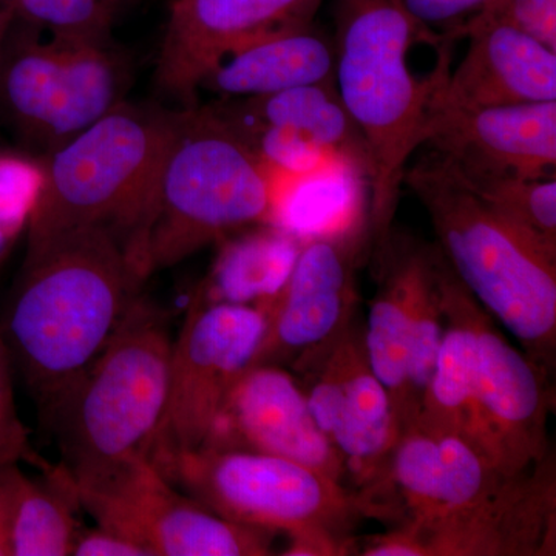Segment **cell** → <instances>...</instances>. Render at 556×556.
Returning <instances> with one entry per match:
<instances>
[{
  "label": "cell",
  "mask_w": 556,
  "mask_h": 556,
  "mask_svg": "<svg viewBox=\"0 0 556 556\" xmlns=\"http://www.w3.org/2000/svg\"><path fill=\"white\" fill-rule=\"evenodd\" d=\"M334 84L368 153L372 260L393 230L409 160L426 144L428 112L450 72V40L396 0H336Z\"/></svg>",
  "instance_id": "obj_1"
},
{
  "label": "cell",
  "mask_w": 556,
  "mask_h": 556,
  "mask_svg": "<svg viewBox=\"0 0 556 556\" xmlns=\"http://www.w3.org/2000/svg\"><path fill=\"white\" fill-rule=\"evenodd\" d=\"M139 285L109 229H76L27 249L0 334L39 416L108 345Z\"/></svg>",
  "instance_id": "obj_2"
},
{
  "label": "cell",
  "mask_w": 556,
  "mask_h": 556,
  "mask_svg": "<svg viewBox=\"0 0 556 556\" xmlns=\"http://www.w3.org/2000/svg\"><path fill=\"white\" fill-rule=\"evenodd\" d=\"M404 185L464 287L555 378L556 255L486 206L438 153L408 166Z\"/></svg>",
  "instance_id": "obj_3"
},
{
  "label": "cell",
  "mask_w": 556,
  "mask_h": 556,
  "mask_svg": "<svg viewBox=\"0 0 556 556\" xmlns=\"http://www.w3.org/2000/svg\"><path fill=\"white\" fill-rule=\"evenodd\" d=\"M174 113L124 101L78 137L42 155L25 228L27 249L76 229H109L123 243L138 278Z\"/></svg>",
  "instance_id": "obj_4"
},
{
  "label": "cell",
  "mask_w": 556,
  "mask_h": 556,
  "mask_svg": "<svg viewBox=\"0 0 556 556\" xmlns=\"http://www.w3.org/2000/svg\"><path fill=\"white\" fill-rule=\"evenodd\" d=\"M270 170L214 105L175 110L138 258L139 281L269 223L276 211Z\"/></svg>",
  "instance_id": "obj_5"
},
{
  "label": "cell",
  "mask_w": 556,
  "mask_h": 556,
  "mask_svg": "<svg viewBox=\"0 0 556 556\" xmlns=\"http://www.w3.org/2000/svg\"><path fill=\"white\" fill-rule=\"evenodd\" d=\"M172 339L163 311L138 295L97 358L40 416L73 479H94L150 457L167 391Z\"/></svg>",
  "instance_id": "obj_6"
},
{
  "label": "cell",
  "mask_w": 556,
  "mask_h": 556,
  "mask_svg": "<svg viewBox=\"0 0 556 556\" xmlns=\"http://www.w3.org/2000/svg\"><path fill=\"white\" fill-rule=\"evenodd\" d=\"M172 484L219 517L285 533L306 554L345 556L365 517L356 493L283 457L199 447L150 457Z\"/></svg>",
  "instance_id": "obj_7"
},
{
  "label": "cell",
  "mask_w": 556,
  "mask_h": 556,
  "mask_svg": "<svg viewBox=\"0 0 556 556\" xmlns=\"http://www.w3.org/2000/svg\"><path fill=\"white\" fill-rule=\"evenodd\" d=\"M130 79V62L112 39L11 25L0 53V113L47 155L126 101Z\"/></svg>",
  "instance_id": "obj_8"
},
{
  "label": "cell",
  "mask_w": 556,
  "mask_h": 556,
  "mask_svg": "<svg viewBox=\"0 0 556 556\" xmlns=\"http://www.w3.org/2000/svg\"><path fill=\"white\" fill-rule=\"evenodd\" d=\"M70 479L97 526L129 538L149 556L274 554L276 532L219 517L172 484L150 457H135L101 478Z\"/></svg>",
  "instance_id": "obj_9"
},
{
  "label": "cell",
  "mask_w": 556,
  "mask_h": 556,
  "mask_svg": "<svg viewBox=\"0 0 556 556\" xmlns=\"http://www.w3.org/2000/svg\"><path fill=\"white\" fill-rule=\"evenodd\" d=\"M255 306L190 303L172 342L166 409L150 457L199 448L265 336Z\"/></svg>",
  "instance_id": "obj_10"
},
{
  "label": "cell",
  "mask_w": 556,
  "mask_h": 556,
  "mask_svg": "<svg viewBox=\"0 0 556 556\" xmlns=\"http://www.w3.org/2000/svg\"><path fill=\"white\" fill-rule=\"evenodd\" d=\"M305 379L311 415L342 459L348 484H378L401 438L386 387L376 378L356 320L324 350L292 369Z\"/></svg>",
  "instance_id": "obj_11"
},
{
  "label": "cell",
  "mask_w": 556,
  "mask_h": 556,
  "mask_svg": "<svg viewBox=\"0 0 556 556\" xmlns=\"http://www.w3.org/2000/svg\"><path fill=\"white\" fill-rule=\"evenodd\" d=\"M367 244L362 222L303 241L287 283L262 308L265 336L252 365L298 368L353 324L356 273Z\"/></svg>",
  "instance_id": "obj_12"
},
{
  "label": "cell",
  "mask_w": 556,
  "mask_h": 556,
  "mask_svg": "<svg viewBox=\"0 0 556 556\" xmlns=\"http://www.w3.org/2000/svg\"><path fill=\"white\" fill-rule=\"evenodd\" d=\"M464 311L486 457L506 473H518L554 452L547 431L555 405L554 378L508 342L467 288Z\"/></svg>",
  "instance_id": "obj_13"
},
{
  "label": "cell",
  "mask_w": 556,
  "mask_h": 556,
  "mask_svg": "<svg viewBox=\"0 0 556 556\" xmlns=\"http://www.w3.org/2000/svg\"><path fill=\"white\" fill-rule=\"evenodd\" d=\"M362 556L556 555L555 453L514 475L450 525L417 538L393 529L362 540Z\"/></svg>",
  "instance_id": "obj_14"
},
{
  "label": "cell",
  "mask_w": 556,
  "mask_h": 556,
  "mask_svg": "<svg viewBox=\"0 0 556 556\" xmlns=\"http://www.w3.org/2000/svg\"><path fill=\"white\" fill-rule=\"evenodd\" d=\"M214 108L273 170L306 174L336 161L368 179L364 138L334 83L236 98Z\"/></svg>",
  "instance_id": "obj_15"
},
{
  "label": "cell",
  "mask_w": 556,
  "mask_h": 556,
  "mask_svg": "<svg viewBox=\"0 0 556 556\" xmlns=\"http://www.w3.org/2000/svg\"><path fill=\"white\" fill-rule=\"evenodd\" d=\"M321 0H172L156 58L161 93L193 108L219 62L260 40L314 24Z\"/></svg>",
  "instance_id": "obj_16"
},
{
  "label": "cell",
  "mask_w": 556,
  "mask_h": 556,
  "mask_svg": "<svg viewBox=\"0 0 556 556\" xmlns=\"http://www.w3.org/2000/svg\"><path fill=\"white\" fill-rule=\"evenodd\" d=\"M201 447L283 457L350 489L342 459L311 415L298 376L278 365H252L243 372Z\"/></svg>",
  "instance_id": "obj_17"
},
{
  "label": "cell",
  "mask_w": 556,
  "mask_h": 556,
  "mask_svg": "<svg viewBox=\"0 0 556 556\" xmlns=\"http://www.w3.org/2000/svg\"><path fill=\"white\" fill-rule=\"evenodd\" d=\"M426 144L464 178L555 177L556 101L452 108L431 98Z\"/></svg>",
  "instance_id": "obj_18"
},
{
  "label": "cell",
  "mask_w": 556,
  "mask_h": 556,
  "mask_svg": "<svg viewBox=\"0 0 556 556\" xmlns=\"http://www.w3.org/2000/svg\"><path fill=\"white\" fill-rule=\"evenodd\" d=\"M466 58L439 84L433 101L452 108H493L556 101V51L479 13L456 31Z\"/></svg>",
  "instance_id": "obj_19"
},
{
  "label": "cell",
  "mask_w": 556,
  "mask_h": 556,
  "mask_svg": "<svg viewBox=\"0 0 556 556\" xmlns=\"http://www.w3.org/2000/svg\"><path fill=\"white\" fill-rule=\"evenodd\" d=\"M430 243L391 230L375 258L379 289L369 305L365 350L376 378L386 387L401 434L416 419L408 387L409 309Z\"/></svg>",
  "instance_id": "obj_20"
},
{
  "label": "cell",
  "mask_w": 556,
  "mask_h": 556,
  "mask_svg": "<svg viewBox=\"0 0 556 556\" xmlns=\"http://www.w3.org/2000/svg\"><path fill=\"white\" fill-rule=\"evenodd\" d=\"M334 38L311 24L230 54L208 73L200 90L228 98L260 97L334 83Z\"/></svg>",
  "instance_id": "obj_21"
},
{
  "label": "cell",
  "mask_w": 556,
  "mask_h": 556,
  "mask_svg": "<svg viewBox=\"0 0 556 556\" xmlns=\"http://www.w3.org/2000/svg\"><path fill=\"white\" fill-rule=\"evenodd\" d=\"M302 244L291 230L270 223L226 237L190 303L265 308L287 283Z\"/></svg>",
  "instance_id": "obj_22"
},
{
  "label": "cell",
  "mask_w": 556,
  "mask_h": 556,
  "mask_svg": "<svg viewBox=\"0 0 556 556\" xmlns=\"http://www.w3.org/2000/svg\"><path fill=\"white\" fill-rule=\"evenodd\" d=\"M42 464V460H40ZM80 508L67 468L42 464V475L21 470L11 511V556H70Z\"/></svg>",
  "instance_id": "obj_23"
},
{
  "label": "cell",
  "mask_w": 556,
  "mask_h": 556,
  "mask_svg": "<svg viewBox=\"0 0 556 556\" xmlns=\"http://www.w3.org/2000/svg\"><path fill=\"white\" fill-rule=\"evenodd\" d=\"M460 178L500 217L556 255L555 177Z\"/></svg>",
  "instance_id": "obj_24"
},
{
  "label": "cell",
  "mask_w": 556,
  "mask_h": 556,
  "mask_svg": "<svg viewBox=\"0 0 556 556\" xmlns=\"http://www.w3.org/2000/svg\"><path fill=\"white\" fill-rule=\"evenodd\" d=\"M444 329L445 317L437 274V243H430L409 309L408 387L416 417L437 368Z\"/></svg>",
  "instance_id": "obj_25"
},
{
  "label": "cell",
  "mask_w": 556,
  "mask_h": 556,
  "mask_svg": "<svg viewBox=\"0 0 556 556\" xmlns=\"http://www.w3.org/2000/svg\"><path fill=\"white\" fill-rule=\"evenodd\" d=\"M135 0H11V25L109 40L113 25ZM10 25V27H11Z\"/></svg>",
  "instance_id": "obj_26"
},
{
  "label": "cell",
  "mask_w": 556,
  "mask_h": 556,
  "mask_svg": "<svg viewBox=\"0 0 556 556\" xmlns=\"http://www.w3.org/2000/svg\"><path fill=\"white\" fill-rule=\"evenodd\" d=\"M9 350L0 334V468L36 463L38 456L30 447V434L17 413L13 390V369Z\"/></svg>",
  "instance_id": "obj_27"
},
{
  "label": "cell",
  "mask_w": 556,
  "mask_h": 556,
  "mask_svg": "<svg viewBox=\"0 0 556 556\" xmlns=\"http://www.w3.org/2000/svg\"><path fill=\"white\" fill-rule=\"evenodd\" d=\"M481 13L556 51V0H493Z\"/></svg>",
  "instance_id": "obj_28"
},
{
  "label": "cell",
  "mask_w": 556,
  "mask_h": 556,
  "mask_svg": "<svg viewBox=\"0 0 556 556\" xmlns=\"http://www.w3.org/2000/svg\"><path fill=\"white\" fill-rule=\"evenodd\" d=\"M420 27L455 42L456 31L471 17L492 5L493 0H396Z\"/></svg>",
  "instance_id": "obj_29"
},
{
  "label": "cell",
  "mask_w": 556,
  "mask_h": 556,
  "mask_svg": "<svg viewBox=\"0 0 556 556\" xmlns=\"http://www.w3.org/2000/svg\"><path fill=\"white\" fill-rule=\"evenodd\" d=\"M70 556H149L148 552L129 538L105 527L80 525Z\"/></svg>",
  "instance_id": "obj_30"
},
{
  "label": "cell",
  "mask_w": 556,
  "mask_h": 556,
  "mask_svg": "<svg viewBox=\"0 0 556 556\" xmlns=\"http://www.w3.org/2000/svg\"><path fill=\"white\" fill-rule=\"evenodd\" d=\"M20 473V464L0 468V556H11V511H13L14 493H16Z\"/></svg>",
  "instance_id": "obj_31"
},
{
  "label": "cell",
  "mask_w": 556,
  "mask_h": 556,
  "mask_svg": "<svg viewBox=\"0 0 556 556\" xmlns=\"http://www.w3.org/2000/svg\"><path fill=\"white\" fill-rule=\"evenodd\" d=\"M22 230L24 229H22L21 226L11 222V219L0 211V262H2L3 257L9 254L14 240L20 237Z\"/></svg>",
  "instance_id": "obj_32"
},
{
  "label": "cell",
  "mask_w": 556,
  "mask_h": 556,
  "mask_svg": "<svg viewBox=\"0 0 556 556\" xmlns=\"http://www.w3.org/2000/svg\"><path fill=\"white\" fill-rule=\"evenodd\" d=\"M11 25V0H0V53Z\"/></svg>",
  "instance_id": "obj_33"
}]
</instances>
